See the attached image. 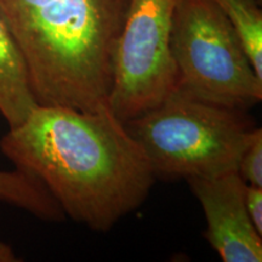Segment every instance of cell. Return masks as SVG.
Masks as SVG:
<instances>
[{
    "mask_svg": "<svg viewBox=\"0 0 262 262\" xmlns=\"http://www.w3.org/2000/svg\"><path fill=\"white\" fill-rule=\"evenodd\" d=\"M125 126L156 178L185 180L237 171L255 129L245 111L204 102L178 90Z\"/></svg>",
    "mask_w": 262,
    "mask_h": 262,
    "instance_id": "cell-3",
    "label": "cell"
},
{
    "mask_svg": "<svg viewBox=\"0 0 262 262\" xmlns=\"http://www.w3.org/2000/svg\"><path fill=\"white\" fill-rule=\"evenodd\" d=\"M178 3L129 0L108 96V107L124 123L156 107L175 89L170 34Z\"/></svg>",
    "mask_w": 262,
    "mask_h": 262,
    "instance_id": "cell-5",
    "label": "cell"
},
{
    "mask_svg": "<svg viewBox=\"0 0 262 262\" xmlns=\"http://www.w3.org/2000/svg\"><path fill=\"white\" fill-rule=\"evenodd\" d=\"M37 106L25 58L0 14V116L14 127Z\"/></svg>",
    "mask_w": 262,
    "mask_h": 262,
    "instance_id": "cell-7",
    "label": "cell"
},
{
    "mask_svg": "<svg viewBox=\"0 0 262 262\" xmlns=\"http://www.w3.org/2000/svg\"><path fill=\"white\" fill-rule=\"evenodd\" d=\"M170 54L175 68L173 90L242 111L262 101V78L234 28L211 0H179Z\"/></svg>",
    "mask_w": 262,
    "mask_h": 262,
    "instance_id": "cell-4",
    "label": "cell"
},
{
    "mask_svg": "<svg viewBox=\"0 0 262 262\" xmlns=\"http://www.w3.org/2000/svg\"><path fill=\"white\" fill-rule=\"evenodd\" d=\"M0 203L27 211L39 220L61 222L66 215L45 186L17 168L0 170Z\"/></svg>",
    "mask_w": 262,
    "mask_h": 262,
    "instance_id": "cell-8",
    "label": "cell"
},
{
    "mask_svg": "<svg viewBox=\"0 0 262 262\" xmlns=\"http://www.w3.org/2000/svg\"><path fill=\"white\" fill-rule=\"evenodd\" d=\"M244 204L249 219L253 222L256 231L262 235V187L245 183Z\"/></svg>",
    "mask_w": 262,
    "mask_h": 262,
    "instance_id": "cell-11",
    "label": "cell"
},
{
    "mask_svg": "<svg viewBox=\"0 0 262 262\" xmlns=\"http://www.w3.org/2000/svg\"><path fill=\"white\" fill-rule=\"evenodd\" d=\"M228 19L262 78V11L257 0H211Z\"/></svg>",
    "mask_w": 262,
    "mask_h": 262,
    "instance_id": "cell-9",
    "label": "cell"
},
{
    "mask_svg": "<svg viewBox=\"0 0 262 262\" xmlns=\"http://www.w3.org/2000/svg\"><path fill=\"white\" fill-rule=\"evenodd\" d=\"M205 215V238L224 262H261L262 235L244 204L245 182L237 171L187 180Z\"/></svg>",
    "mask_w": 262,
    "mask_h": 262,
    "instance_id": "cell-6",
    "label": "cell"
},
{
    "mask_svg": "<svg viewBox=\"0 0 262 262\" xmlns=\"http://www.w3.org/2000/svg\"><path fill=\"white\" fill-rule=\"evenodd\" d=\"M237 172L250 186L262 187V130L255 127L239 157Z\"/></svg>",
    "mask_w": 262,
    "mask_h": 262,
    "instance_id": "cell-10",
    "label": "cell"
},
{
    "mask_svg": "<svg viewBox=\"0 0 262 262\" xmlns=\"http://www.w3.org/2000/svg\"><path fill=\"white\" fill-rule=\"evenodd\" d=\"M257 2H258V3H262V0H257Z\"/></svg>",
    "mask_w": 262,
    "mask_h": 262,
    "instance_id": "cell-12",
    "label": "cell"
},
{
    "mask_svg": "<svg viewBox=\"0 0 262 262\" xmlns=\"http://www.w3.org/2000/svg\"><path fill=\"white\" fill-rule=\"evenodd\" d=\"M0 150L39 180L66 216L107 232L148 196L156 175L125 123L110 107L38 104L9 127Z\"/></svg>",
    "mask_w": 262,
    "mask_h": 262,
    "instance_id": "cell-1",
    "label": "cell"
},
{
    "mask_svg": "<svg viewBox=\"0 0 262 262\" xmlns=\"http://www.w3.org/2000/svg\"><path fill=\"white\" fill-rule=\"evenodd\" d=\"M129 0H0L38 104L107 106Z\"/></svg>",
    "mask_w": 262,
    "mask_h": 262,
    "instance_id": "cell-2",
    "label": "cell"
}]
</instances>
